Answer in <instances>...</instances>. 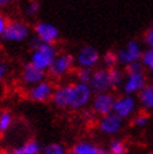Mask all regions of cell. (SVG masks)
I'll return each instance as SVG.
<instances>
[{
  "instance_id": "obj_1",
  "label": "cell",
  "mask_w": 153,
  "mask_h": 154,
  "mask_svg": "<svg viewBox=\"0 0 153 154\" xmlns=\"http://www.w3.org/2000/svg\"><path fill=\"white\" fill-rule=\"evenodd\" d=\"M55 55H57V50L53 47V44L42 43L33 51L30 63L34 64L36 68L42 69V70H45V69H49L53 65L55 60Z\"/></svg>"
},
{
  "instance_id": "obj_2",
  "label": "cell",
  "mask_w": 153,
  "mask_h": 154,
  "mask_svg": "<svg viewBox=\"0 0 153 154\" xmlns=\"http://www.w3.org/2000/svg\"><path fill=\"white\" fill-rule=\"evenodd\" d=\"M30 34V28L24 21L20 20H10L8 24L2 39L9 43H20L25 40Z\"/></svg>"
},
{
  "instance_id": "obj_3",
  "label": "cell",
  "mask_w": 153,
  "mask_h": 154,
  "mask_svg": "<svg viewBox=\"0 0 153 154\" xmlns=\"http://www.w3.org/2000/svg\"><path fill=\"white\" fill-rule=\"evenodd\" d=\"M35 36L45 44H53L59 36V30L50 23H36L34 26Z\"/></svg>"
},
{
  "instance_id": "obj_4",
  "label": "cell",
  "mask_w": 153,
  "mask_h": 154,
  "mask_svg": "<svg viewBox=\"0 0 153 154\" xmlns=\"http://www.w3.org/2000/svg\"><path fill=\"white\" fill-rule=\"evenodd\" d=\"M45 76V70H42V69L36 68L34 64H32L29 61L24 65L21 72V80L23 83H25L27 85H36L43 82Z\"/></svg>"
},
{
  "instance_id": "obj_5",
  "label": "cell",
  "mask_w": 153,
  "mask_h": 154,
  "mask_svg": "<svg viewBox=\"0 0 153 154\" xmlns=\"http://www.w3.org/2000/svg\"><path fill=\"white\" fill-rule=\"evenodd\" d=\"M89 88L86 84H76L72 85L70 97H69V106L72 108H80L84 104H87L89 99Z\"/></svg>"
},
{
  "instance_id": "obj_6",
  "label": "cell",
  "mask_w": 153,
  "mask_h": 154,
  "mask_svg": "<svg viewBox=\"0 0 153 154\" xmlns=\"http://www.w3.org/2000/svg\"><path fill=\"white\" fill-rule=\"evenodd\" d=\"M53 94H54V91H53L52 83L42 82L29 90L28 97L34 102H47L53 97Z\"/></svg>"
},
{
  "instance_id": "obj_7",
  "label": "cell",
  "mask_w": 153,
  "mask_h": 154,
  "mask_svg": "<svg viewBox=\"0 0 153 154\" xmlns=\"http://www.w3.org/2000/svg\"><path fill=\"white\" fill-rule=\"evenodd\" d=\"M73 57L69 54H65L59 58H55L53 65L49 68V75L52 78H59L62 76L64 73H67L70 69L72 64H73Z\"/></svg>"
},
{
  "instance_id": "obj_8",
  "label": "cell",
  "mask_w": 153,
  "mask_h": 154,
  "mask_svg": "<svg viewBox=\"0 0 153 154\" xmlns=\"http://www.w3.org/2000/svg\"><path fill=\"white\" fill-rule=\"evenodd\" d=\"M90 87L97 93H102V91L108 90L112 85L109 82V75L108 72L105 70H98L93 74L90 80Z\"/></svg>"
},
{
  "instance_id": "obj_9",
  "label": "cell",
  "mask_w": 153,
  "mask_h": 154,
  "mask_svg": "<svg viewBox=\"0 0 153 154\" xmlns=\"http://www.w3.org/2000/svg\"><path fill=\"white\" fill-rule=\"evenodd\" d=\"M114 108L113 98L108 94L98 95L94 100V109L101 114H109Z\"/></svg>"
},
{
  "instance_id": "obj_10",
  "label": "cell",
  "mask_w": 153,
  "mask_h": 154,
  "mask_svg": "<svg viewBox=\"0 0 153 154\" xmlns=\"http://www.w3.org/2000/svg\"><path fill=\"white\" fill-rule=\"evenodd\" d=\"M99 55H98V51L92 48V47H86L83 48L79 53V57H78V60H79V64L82 66H92L93 64L97 63Z\"/></svg>"
},
{
  "instance_id": "obj_11",
  "label": "cell",
  "mask_w": 153,
  "mask_h": 154,
  "mask_svg": "<svg viewBox=\"0 0 153 154\" xmlns=\"http://www.w3.org/2000/svg\"><path fill=\"white\" fill-rule=\"evenodd\" d=\"M70 90H72V85H65V87L57 89L54 91V94H53V97H52V100L54 102V104L59 108H64L67 105H69Z\"/></svg>"
},
{
  "instance_id": "obj_12",
  "label": "cell",
  "mask_w": 153,
  "mask_h": 154,
  "mask_svg": "<svg viewBox=\"0 0 153 154\" xmlns=\"http://www.w3.org/2000/svg\"><path fill=\"white\" fill-rule=\"evenodd\" d=\"M141 58V50L136 42H129L127 50L119 51V59L123 63H133V60Z\"/></svg>"
},
{
  "instance_id": "obj_13",
  "label": "cell",
  "mask_w": 153,
  "mask_h": 154,
  "mask_svg": "<svg viewBox=\"0 0 153 154\" xmlns=\"http://www.w3.org/2000/svg\"><path fill=\"white\" fill-rule=\"evenodd\" d=\"M120 124H122V122H120L119 115H107L101 123V129L104 133L112 134V133L118 132L120 128Z\"/></svg>"
},
{
  "instance_id": "obj_14",
  "label": "cell",
  "mask_w": 153,
  "mask_h": 154,
  "mask_svg": "<svg viewBox=\"0 0 153 154\" xmlns=\"http://www.w3.org/2000/svg\"><path fill=\"white\" fill-rule=\"evenodd\" d=\"M40 144L34 139H30L20 147L13 149V154H40Z\"/></svg>"
},
{
  "instance_id": "obj_15",
  "label": "cell",
  "mask_w": 153,
  "mask_h": 154,
  "mask_svg": "<svg viewBox=\"0 0 153 154\" xmlns=\"http://www.w3.org/2000/svg\"><path fill=\"white\" fill-rule=\"evenodd\" d=\"M133 109H134V102L132 98H124L114 103V110L119 114V117H127Z\"/></svg>"
},
{
  "instance_id": "obj_16",
  "label": "cell",
  "mask_w": 153,
  "mask_h": 154,
  "mask_svg": "<svg viewBox=\"0 0 153 154\" xmlns=\"http://www.w3.org/2000/svg\"><path fill=\"white\" fill-rule=\"evenodd\" d=\"M143 87H144V76L142 74H136V75H132L131 78H129L124 90H126L127 94H131L137 90H139Z\"/></svg>"
},
{
  "instance_id": "obj_17",
  "label": "cell",
  "mask_w": 153,
  "mask_h": 154,
  "mask_svg": "<svg viewBox=\"0 0 153 154\" xmlns=\"http://www.w3.org/2000/svg\"><path fill=\"white\" fill-rule=\"evenodd\" d=\"M13 124V114L10 110L3 109L0 110V134H4L10 129Z\"/></svg>"
},
{
  "instance_id": "obj_18",
  "label": "cell",
  "mask_w": 153,
  "mask_h": 154,
  "mask_svg": "<svg viewBox=\"0 0 153 154\" xmlns=\"http://www.w3.org/2000/svg\"><path fill=\"white\" fill-rule=\"evenodd\" d=\"M141 102L146 108H153V87H147L139 94Z\"/></svg>"
},
{
  "instance_id": "obj_19",
  "label": "cell",
  "mask_w": 153,
  "mask_h": 154,
  "mask_svg": "<svg viewBox=\"0 0 153 154\" xmlns=\"http://www.w3.org/2000/svg\"><path fill=\"white\" fill-rule=\"evenodd\" d=\"M75 154H99V149L89 144H78L74 147Z\"/></svg>"
},
{
  "instance_id": "obj_20",
  "label": "cell",
  "mask_w": 153,
  "mask_h": 154,
  "mask_svg": "<svg viewBox=\"0 0 153 154\" xmlns=\"http://www.w3.org/2000/svg\"><path fill=\"white\" fill-rule=\"evenodd\" d=\"M108 75H109V82H111V85L112 87H117L119 85V84L122 83V80H123V76H122L120 72L117 70V69H109L108 70Z\"/></svg>"
},
{
  "instance_id": "obj_21",
  "label": "cell",
  "mask_w": 153,
  "mask_h": 154,
  "mask_svg": "<svg viewBox=\"0 0 153 154\" xmlns=\"http://www.w3.org/2000/svg\"><path fill=\"white\" fill-rule=\"evenodd\" d=\"M42 153L43 154H64V148L60 144L52 143V144L45 145Z\"/></svg>"
},
{
  "instance_id": "obj_22",
  "label": "cell",
  "mask_w": 153,
  "mask_h": 154,
  "mask_svg": "<svg viewBox=\"0 0 153 154\" xmlns=\"http://www.w3.org/2000/svg\"><path fill=\"white\" fill-rule=\"evenodd\" d=\"M78 74V78H79V80L82 82V84H86V83H90V80H92V73H90V70L89 69H86V68H83V69H79L78 72H76Z\"/></svg>"
},
{
  "instance_id": "obj_23",
  "label": "cell",
  "mask_w": 153,
  "mask_h": 154,
  "mask_svg": "<svg viewBox=\"0 0 153 154\" xmlns=\"http://www.w3.org/2000/svg\"><path fill=\"white\" fill-rule=\"evenodd\" d=\"M126 152H127V149L122 142H119V140L112 142V144H111V153L112 154H126Z\"/></svg>"
},
{
  "instance_id": "obj_24",
  "label": "cell",
  "mask_w": 153,
  "mask_h": 154,
  "mask_svg": "<svg viewBox=\"0 0 153 154\" xmlns=\"http://www.w3.org/2000/svg\"><path fill=\"white\" fill-rule=\"evenodd\" d=\"M117 60H118L117 54L114 53V51H112V50L107 51V54L104 55V64H107L108 66H111V69L117 64Z\"/></svg>"
},
{
  "instance_id": "obj_25",
  "label": "cell",
  "mask_w": 153,
  "mask_h": 154,
  "mask_svg": "<svg viewBox=\"0 0 153 154\" xmlns=\"http://www.w3.org/2000/svg\"><path fill=\"white\" fill-rule=\"evenodd\" d=\"M142 69H143V66H142L139 63H136V61H133V63H131V64L127 65L126 72L132 76V75H136V74H141Z\"/></svg>"
},
{
  "instance_id": "obj_26",
  "label": "cell",
  "mask_w": 153,
  "mask_h": 154,
  "mask_svg": "<svg viewBox=\"0 0 153 154\" xmlns=\"http://www.w3.org/2000/svg\"><path fill=\"white\" fill-rule=\"evenodd\" d=\"M40 9V4L38 3V2H32V3H29L25 8V14L28 15V17H34V15L39 11Z\"/></svg>"
},
{
  "instance_id": "obj_27",
  "label": "cell",
  "mask_w": 153,
  "mask_h": 154,
  "mask_svg": "<svg viewBox=\"0 0 153 154\" xmlns=\"http://www.w3.org/2000/svg\"><path fill=\"white\" fill-rule=\"evenodd\" d=\"M8 24H9V20H8V18L5 17L3 13H0V38L3 36L5 29L8 26Z\"/></svg>"
},
{
  "instance_id": "obj_28",
  "label": "cell",
  "mask_w": 153,
  "mask_h": 154,
  "mask_svg": "<svg viewBox=\"0 0 153 154\" xmlns=\"http://www.w3.org/2000/svg\"><path fill=\"white\" fill-rule=\"evenodd\" d=\"M143 61H144V64L148 65L149 68H153V49L148 50L146 54H144L143 55Z\"/></svg>"
},
{
  "instance_id": "obj_29",
  "label": "cell",
  "mask_w": 153,
  "mask_h": 154,
  "mask_svg": "<svg viewBox=\"0 0 153 154\" xmlns=\"http://www.w3.org/2000/svg\"><path fill=\"white\" fill-rule=\"evenodd\" d=\"M147 120H148V114H141V115H138L134 120H133V123L136 125H144L147 123Z\"/></svg>"
},
{
  "instance_id": "obj_30",
  "label": "cell",
  "mask_w": 153,
  "mask_h": 154,
  "mask_svg": "<svg viewBox=\"0 0 153 154\" xmlns=\"http://www.w3.org/2000/svg\"><path fill=\"white\" fill-rule=\"evenodd\" d=\"M8 74V65L3 61H0V82H2Z\"/></svg>"
},
{
  "instance_id": "obj_31",
  "label": "cell",
  "mask_w": 153,
  "mask_h": 154,
  "mask_svg": "<svg viewBox=\"0 0 153 154\" xmlns=\"http://www.w3.org/2000/svg\"><path fill=\"white\" fill-rule=\"evenodd\" d=\"M144 42L148 45H152L153 47V30H149V32L146 33V35H144Z\"/></svg>"
},
{
  "instance_id": "obj_32",
  "label": "cell",
  "mask_w": 153,
  "mask_h": 154,
  "mask_svg": "<svg viewBox=\"0 0 153 154\" xmlns=\"http://www.w3.org/2000/svg\"><path fill=\"white\" fill-rule=\"evenodd\" d=\"M8 3H9V2H8V0H0V13H2V10H3V8L8 4Z\"/></svg>"
},
{
  "instance_id": "obj_33",
  "label": "cell",
  "mask_w": 153,
  "mask_h": 154,
  "mask_svg": "<svg viewBox=\"0 0 153 154\" xmlns=\"http://www.w3.org/2000/svg\"><path fill=\"white\" fill-rule=\"evenodd\" d=\"M99 154H112V153L108 150H104V149H99Z\"/></svg>"
},
{
  "instance_id": "obj_34",
  "label": "cell",
  "mask_w": 153,
  "mask_h": 154,
  "mask_svg": "<svg viewBox=\"0 0 153 154\" xmlns=\"http://www.w3.org/2000/svg\"><path fill=\"white\" fill-rule=\"evenodd\" d=\"M0 154H13V152H8V150H2Z\"/></svg>"
},
{
  "instance_id": "obj_35",
  "label": "cell",
  "mask_w": 153,
  "mask_h": 154,
  "mask_svg": "<svg viewBox=\"0 0 153 154\" xmlns=\"http://www.w3.org/2000/svg\"><path fill=\"white\" fill-rule=\"evenodd\" d=\"M148 154H153V153H148Z\"/></svg>"
},
{
  "instance_id": "obj_36",
  "label": "cell",
  "mask_w": 153,
  "mask_h": 154,
  "mask_svg": "<svg viewBox=\"0 0 153 154\" xmlns=\"http://www.w3.org/2000/svg\"><path fill=\"white\" fill-rule=\"evenodd\" d=\"M73 154H75V153H73Z\"/></svg>"
}]
</instances>
